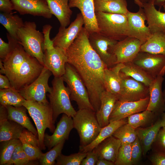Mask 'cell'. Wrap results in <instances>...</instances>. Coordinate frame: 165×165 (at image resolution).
<instances>
[{"instance_id":"2","label":"cell","mask_w":165,"mask_h":165,"mask_svg":"<svg viewBox=\"0 0 165 165\" xmlns=\"http://www.w3.org/2000/svg\"><path fill=\"white\" fill-rule=\"evenodd\" d=\"M6 36L11 49L7 57L2 60L4 74L9 79L12 87L19 90L34 81L44 67L25 51L19 41L8 33Z\"/></svg>"},{"instance_id":"5","label":"cell","mask_w":165,"mask_h":165,"mask_svg":"<svg viewBox=\"0 0 165 165\" xmlns=\"http://www.w3.org/2000/svg\"><path fill=\"white\" fill-rule=\"evenodd\" d=\"M72 119L74 128L79 136V146L88 145L96 138L101 128L96 112L90 109H79Z\"/></svg>"},{"instance_id":"20","label":"cell","mask_w":165,"mask_h":165,"mask_svg":"<svg viewBox=\"0 0 165 165\" xmlns=\"http://www.w3.org/2000/svg\"><path fill=\"white\" fill-rule=\"evenodd\" d=\"M163 76L159 74L149 86V100L147 109L158 115L165 111V101L162 91Z\"/></svg>"},{"instance_id":"17","label":"cell","mask_w":165,"mask_h":165,"mask_svg":"<svg viewBox=\"0 0 165 165\" xmlns=\"http://www.w3.org/2000/svg\"><path fill=\"white\" fill-rule=\"evenodd\" d=\"M13 10L20 15L30 14L50 19L52 16L46 0H11Z\"/></svg>"},{"instance_id":"14","label":"cell","mask_w":165,"mask_h":165,"mask_svg":"<svg viewBox=\"0 0 165 165\" xmlns=\"http://www.w3.org/2000/svg\"><path fill=\"white\" fill-rule=\"evenodd\" d=\"M141 45L138 39L129 36L118 41L112 49L116 64L132 62L140 52Z\"/></svg>"},{"instance_id":"60","label":"cell","mask_w":165,"mask_h":165,"mask_svg":"<svg viewBox=\"0 0 165 165\" xmlns=\"http://www.w3.org/2000/svg\"><path fill=\"white\" fill-rule=\"evenodd\" d=\"M163 97H164V99L165 101V89L164 91V92H163Z\"/></svg>"},{"instance_id":"22","label":"cell","mask_w":165,"mask_h":165,"mask_svg":"<svg viewBox=\"0 0 165 165\" xmlns=\"http://www.w3.org/2000/svg\"><path fill=\"white\" fill-rule=\"evenodd\" d=\"M155 0H148L143 3L146 20L152 34L157 32L165 33V13L156 9Z\"/></svg>"},{"instance_id":"46","label":"cell","mask_w":165,"mask_h":165,"mask_svg":"<svg viewBox=\"0 0 165 165\" xmlns=\"http://www.w3.org/2000/svg\"><path fill=\"white\" fill-rule=\"evenodd\" d=\"M150 161L154 165H165V153L158 152L151 157Z\"/></svg>"},{"instance_id":"53","label":"cell","mask_w":165,"mask_h":165,"mask_svg":"<svg viewBox=\"0 0 165 165\" xmlns=\"http://www.w3.org/2000/svg\"><path fill=\"white\" fill-rule=\"evenodd\" d=\"M96 165H114V163L103 159H98L97 163Z\"/></svg>"},{"instance_id":"40","label":"cell","mask_w":165,"mask_h":165,"mask_svg":"<svg viewBox=\"0 0 165 165\" xmlns=\"http://www.w3.org/2000/svg\"><path fill=\"white\" fill-rule=\"evenodd\" d=\"M65 140H63L53 146L49 151L43 153L38 159L41 165H53L55 164V160L61 153Z\"/></svg>"},{"instance_id":"3","label":"cell","mask_w":165,"mask_h":165,"mask_svg":"<svg viewBox=\"0 0 165 165\" xmlns=\"http://www.w3.org/2000/svg\"><path fill=\"white\" fill-rule=\"evenodd\" d=\"M28 110L36 125L38 139L41 150L46 149L44 144L45 132L48 128L51 133L56 128L53 118V112L50 102L40 103L36 101L25 100L23 104Z\"/></svg>"},{"instance_id":"52","label":"cell","mask_w":165,"mask_h":165,"mask_svg":"<svg viewBox=\"0 0 165 165\" xmlns=\"http://www.w3.org/2000/svg\"><path fill=\"white\" fill-rule=\"evenodd\" d=\"M8 119V112L6 106L0 105V123Z\"/></svg>"},{"instance_id":"29","label":"cell","mask_w":165,"mask_h":165,"mask_svg":"<svg viewBox=\"0 0 165 165\" xmlns=\"http://www.w3.org/2000/svg\"><path fill=\"white\" fill-rule=\"evenodd\" d=\"M127 123L126 118L110 122L107 126L101 128L96 138L90 143L85 146H79V151L87 152L92 151L105 139L112 135L119 127Z\"/></svg>"},{"instance_id":"43","label":"cell","mask_w":165,"mask_h":165,"mask_svg":"<svg viewBox=\"0 0 165 165\" xmlns=\"http://www.w3.org/2000/svg\"><path fill=\"white\" fill-rule=\"evenodd\" d=\"M131 160L132 165L137 164L139 161L142 153L141 143L137 137L135 141L131 144Z\"/></svg>"},{"instance_id":"41","label":"cell","mask_w":165,"mask_h":165,"mask_svg":"<svg viewBox=\"0 0 165 165\" xmlns=\"http://www.w3.org/2000/svg\"><path fill=\"white\" fill-rule=\"evenodd\" d=\"M87 152H79L68 156L61 153L56 159L57 165H81L82 160L86 156Z\"/></svg>"},{"instance_id":"37","label":"cell","mask_w":165,"mask_h":165,"mask_svg":"<svg viewBox=\"0 0 165 165\" xmlns=\"http://www.w3.org/2000/svg\"><path fill=\"white\" fill-rule=\"evenodd\" d=\"M112 136L119 139L121 144H131L137 138L136 129L127 123L119 127Z\"/></svg>"},{"instance_id":"34","label":"cell","mask_w":165,"mask_h":165,"mask_svg":"<svg viewBox=\"0 0 165 165\" xmlns=\"http://www.w3.org/2000/svg\"><path fill=\"white\" fill-rule=\"evenodd\" d=\"M124 64V66L120 70L121 72L149 87L154 78L133 62Z\"/></svg>"},{"instance_id":"42","label":"cell","mask_w":165,"mask_h":165,"mask_svg":"<svg viewBox=\"0 0 165 165\" xmlns=\"http://www.w3.org/2000/svg\"><path fill=\"white\" fill-rule=\"evenodd\" d=\"M115 165H132L131 144H121Z\"/></svg>"},{"instance_id":"55","label":"cell","mask_w":165,"mask_h":165,"mask_svg":"<svg viewBox=\"0 0 165 165\" xmlns=\"http://www.w3.org/2000/svg\"><path fill=\"white\" fill-rule=\"evenodd\" d=\"M161 118H160L161 122V127L162 128L165 129V112H163L161 114Z\"/></svg>"},{"instance_id":"12","label":"cell","mask_w":165,"mask_h":165,"mask_svg":"<svg viewBox=\"0 0 165 165\" xmlns=\"http://www.w3.org/2000/svg\"><path fill=\"white\" fill-rule=\"evenodd\" d=\"M122 89L117 99L129 101H139L149 97V87L131 77L120 72Z\"/></svg>"},{"instance_id":"9","label":"cell","mask_w":165,"mask_h":165,"mask_svg":"<svg viewBox=\"0 0 165 165\" xmlns=\"http://www.w3.org/2000/svg\"><path fill=\"white\" fill-rule=\"evenodd\" d=\"M50 34L49 31L44 33V41L42 45L44 52L43 66L52 72L54 77H62L65 73L67 62L65 51L53 46Z\"/></svg>"},{"instance_id":"11","label":"cell","mask_w":165,"mask_h":165,"mask_svg":"<svg viewBox=\"0 0 165 165\" xmlns=\"http://www.w3.org/2000/svg\"><path fill=\"white\" fill-rule=\"evenodd\" d=\"M90 44L108 68L116 64V58L112 52L113 46L118 42L109 39L99 32L88 34Z\"/></svg>"},{"instance_id":"28","label":"cell","mask_w":165,"mask_h":165,"mask_svg":"<svg viewBox=\"0 0 165 165\" xmlns=\"http://www.w3.org/2000/svg\"><path fill=\"white\" fill-rule=\"evenodd\" d=\"M22 148L31 161L38 160L43 153L38 139L36 135L28 130H23L19 138Z\"/></svg>"},{"instance_id":"50","label":"cell","mask_w":165,"mask_h":165,"mask_svg":"<svg viewBox=\"0 0 165 165\" xmlns=\"http://www.w3.org/2000/svg\"><path fill=\"white\" fill-rule=\"evenodd\" d=\"M31 161L22 148H20L19 153L18 161L17 165L28 164Z\"/></svg>"},{"instance_id":"45","label":"cell","mask_w":165,"mask_h":165,"mask_svg":"<svg viewBox=\"0 0 165 165\" xmlns=\"http://www.w3.org/2000/svg\"><path fill=\"white\" fill-rule=\"evenodd\" d=\"M11 46L8 42H5L1 38H0V58L2 61L8 56L11 51Z\"/></svg>"},{"instance_id":"7","label":"cell","mask_w":165,"mask_h":165,"mask_svg":"<svg viewBox=\"0 0 165 165\" xmlns=\"http://www.w3.org/2000/svg\"><path fill=\"white\" fill-rule=\"evenodd\" d=\"M36 28L34 22L25 21L24 25L18 30V40L25 51L43 66L42 45L44 37L43 32L37 30Z\"/></svg>"},{"instance_id":"6","label":"cell","mask_w":165,"mask_h":165,"mask_svg":"<svg viewBox=\"0 0 165 165\" xmlns=\"http://www.w3.org/2000/svg\"><path fill=\"white\" fill-rule=\"evenodd\" d=\"M64 82L62 76L54 77L52 81V91L48 95L55 123L61 114L72 118L76 112L71 102L69 90L65 86Z\"/></svg>"},{"instance_id":"51","label":"cell","mask_w":165,"mask_h":165,"mask_svg":"<svg viewBox=\"0 0 165 165\" xmlns=\"http://www.w3.org/2000/svg\"><path fill=\"white\" fill-rule=\"evenodd\" d=\"M12 87L10 82L6 75L0 74V89H6Z\"/></svg>"},{"instance_id":"13","label":"cell","mask_w":165,"mask_h":165,"mask_svg":"<svg viewBox=\"0 0 165 165\" xmlns=\"http://www.w3.org/2000/svg\"><path fill=\"white\" fill-rule=\"evenodd\" d=\"M83 16L81 13L67 27L60 26L58 31L52 40L53 46L66 50L78 36L84 25Z\"/></svg>"},{"instance_id":"44","label":"cell","mask_w":165,"mask_h":165,"mask_svg":"<svg viewBox=\"0 0 165 165\" xmlns=\"http://www.w3.org/2000/svg\"><path fill=\"white\" fill-rule=\"evenodd\" d=\"M98 160L97 153L95 149L87 152L86 156L82 160L81 165H95Z\"/></svg>"},{"instance_id":"35","label":"cell","mask_w":165,"mask_h":165,"mask_svg":"<svg viewBox=\"0 0 165 165\" xmlns=\"http://www.w3.org/2000/svg\"><path fill=\"white\" fill-rule=\"evenodd\" d=\"M24 128L15 122L7 119L0 123V142L19 139Z\"/></svg>"},{"instance_id":"62","label":"cell","mask_w":165,"mask_h":165,"mask_svg":"<svg viewBox=\"0 0 165 165\" xmlns=\"http://www.w3.org/2000/svg\"></svg>"},{"instance_id":"48","label":"cell","mask_w":165,"mask_h":165,"mask_svg":"<svg viewBox=\"0 0 165 165\" xmlns=\"http://www.w3.org/2000/svg\"><path fill=\"white\" fill-rule=\"evenodd\" d=\"M13 10L11 0H0V11L1 12L11 13Z\"/></svg>"},{"instance_id":"23","label":"cell","mask_w":165,"mask_h":165,"mask_svg":"<svg viewBox=\"0 0 165 165\" xmlns=\"http://www.w3.org/2000/svg\"><path fill=\"white\" fill-rule=\"evenodd\" d=\"M124 66V64H117L112 68H105L104 72V82L105 90L117 97L121 92L122 82L120 73Z\"/></svg>"},{"instance_id":"38","label":"cell","mask_w":165,"mask_h":165,"mask_svg":"<svg viewBox=\"0 0 165 165\" xmlns=\"http://www.w3.org/2000/svg\"><path fill=\"white\" fill-rule=\"evenodd\" d=\"M154 114L152 112L147 109L134 114L127 117V123L134 128L136 129L152 122Z\"/></svg>"},{"instance_id":"18","label":"cell","mask_w":165,"mask_h":165,"mask_svg":"<svg viewBox=\"0 0 165 165\" xmlns=\"http://www.w3.org/2000/svg\"><path fill=\"white\" fill-rule=\"evenodd\" d=\"M132 62L155 78L165 66V55L140 51Z\"/></svg>"},{"instance_id":"56","label":"cell","mask_w":165,"mask_h":165,"mask_svg":"<svg viewBox=\"0 0 165 165\" xmlns=\"http://www.w3.org/2000/svg\"><path fill=\"white\" fill-rule=\"evenodd\" d=\"M0 74H4V67L3 63L1 59L0 60Z\"/></svg>"},{"instance_id":"25","label":"cell","mask_w":165,"mask_h":165,"mask_svg":"<svg viewBox=\"0 0 165 165\" xmlns=\"http://www.w3.org/2000/svg\"><path fill=\"white\" fill-rule=\"evenodd\" d=\"M50 12L59 21L60 26L66 27L70 23L72 11L69 0H46Z\"/></svg>"},{"instance_id":"26","label":"cell","mask_w":165,"mask_h":165,"mask_svg":"<svg viewBox=\"0 0 165 165\" xmlns=\"http://www.w3.org/2000/svg\"><path fill=\"white\" fill-rule=\"evenodd\" d=\"M121 145L120 141L112 135L94 149L97 153L98 159L106 160L115 163Z\"/></svg>"},{"instance_id":"8","label":"cell","mask_w":165,"mask_h":165,"mask_svg":"<svg viewBox=\"0 0 165 165\" xmlns=\"http://www.w3.org/2000/svg\"><path fill=\"white\" fill-rule=\"evenodd\" d=\"M62 77L69 90L71 100L76 102L79 109L87 108L94 111L83 80L75 69L67 62Z\"/></svg>"},{"instance_id":"59","label":"cell","mask_w":165,"mask_h":165,"mask_svg":"<svg viewBox=\"0 0 165 165\" xmlns=\"http://www.w3.org/2000/svg\"><path fill=\"white\" fill-rule=\"evenodd\" d=\"M162 7L165 10V2L164 3L162 6Z\"/></svg>"},{"instance_id":"31","label":"cell","mask_w":165,"mask_h":165,"mask_svg":"<svg viewBox=\"0 0 165 165\" xmlns=\"http://www.w3.org/2000/svg\"><path fill=\"white\" fill-rule=\"evenodd\" d=\"M8 112V119L20 124L24 128L36 135V130L27 115L26 108L23 106L15 107L12 106H6Z\"/></svg>"},{"instance_id":"19","label":"cell","mask_w":165,"mask_h":165,"mask_svg":"<svg viewBox=\"0 0 165 165\" xmlns=\"http://www.w3.org/2000/svg\"><path fill=\"white\" fill-rule=\"evenodd\" d=\"M74 128L72 118L63 114L52 135L45 134L44 144L50 149L63 140L68 139L71 130Z\"/></svg>"},{"instance_id":"33","label":"cell","mask_w":165,"mask_h":165,"mask_svg":"<svg viewBox=\"0 0 165 165\" xmlns=\"http://www.w3.org/2000/svg\"><path fill=\"white\" fill-rule=\"evenodd\" d=\"M11 13L1 12L0 23L11 37L18 41V30L24 25V22L18 15Z\"/></svg>"},{"instance_id":"36","label":"cell","mask_w":165,"mask_h":165,"mask_svg":"<svg viewBox=\"0 0 165 165\" xmlns=\"http://www.w3.org/2000/svg\"><path fill=\"white\" fill-rule=\"evenodd\" d=\"M25 100L19 90L13 87L0 89V105L3 106L20 107L23 106V104Z\"/></svg>"},{"instance_id":"39","label":"cell","mask_w":165,"mask_h":165,"mask_svg":"<svg viewBox=\"0 0 165 165\" xmlns=\"http://www.w3.org/2000/svg\"><path fill=\"white\" fill-rule=\"evenodd\" d=\"M20 142L19 139H15L1 142L0 165H7L11 159L15 148Z\"/></svg>"},{"instance_id":"15","label":"cell","mask_w":165,"mask_h":165,"mask_svg":"<svg viewBox=\"0 0 165 165\" xmlns=\"http://www.w3.org/2000/svg\"><path fill=\"white\" fill-rule=\"evenodd\" d=\"M128 27V36L135 38L143 44L152 35L149 28L145 24L146 18L143 9L139 7L135 13L129 10L126 14Z\"/></svg>"},{"instance_id":"30","label":"cell","mask_w":165,"mask_h":165,"mask_svg":"<svg viewBox=\"0 0 165 165\" xmlns=\"http://www.w3.org/2000/svg\"><path fill=\"white\" fill-rule=\"evenodd\" d=\"M95 12L126 14L128 10L126 0H94Z\"/></svg>"},{"instance_id":"61","label":"cell","mask_w":165,"mask_h":165,"mask_svg":"<svg viewBox=\"0 0 165 165\" xmlns=\"http://www.w3.org/2000/svg\"><path fill=\"white\" fill-rule=\"evenodd\" d=\"M101 0L107 1H110V0Z\"/></svg>"},{"instance_id":"10","label":"cell","mask_w":165,"mask_h":165,"mask_svg":"<svg viewBox=\"0 0 165 165\" xmlns=\"http://www.w3.org/2000/svg\"><path fill=\"white\" fill-rule=\"evenodd\" d=\"M52 74L50 71L44 67L38 77L31 83L19 90V93L26 100L49 103L46 93H50L52 90V88L48 84L49 79Z\"/></svg>"},{"instance_id":"4","label":"cell","mask_w":165,"mask_h":165,"mask_svg":"<svg viewBox=\"0 0 165 165\" xmlns=\"http://www.w3.org/2000/svg\"><path fill=\"white\" fill-rule=\"evenodd\" d=\"M99 33L112 40H122L128 36L126 14L95 12Z\"/></svg>"},{"instance_id":"16","label":"cell","mask_w":165,"mask_h":165,"mask_svg":"<svg viewBox=\"0 0 165 165\" xmlns=\"http://www.w3.org/2000/svg\"><path fill=\"white\" fill-rule=\"evenodd\" d=\"M149 100V97L136 101L117 99L109 118L110 123L123 119L147 109Z\"/></svg>"},{"instance_id":"27","label":"cell","mask_w":165,"mask_h":165,"mask_svg":"<svg viewBox=\"0 0 165 165\" xmlns=\"http://www.w3.org/2000/svg\"><path fill=\"white\" fill-rule=\"evenodd\" d=\"M161 127L160 118L149 127L138 128L136 129L137 137L141 143L142 154L145 156L151 148L152 144L156 141L158 134Z\"/></svg>"},{"instance_id":"54","label":"cell","mask_w":165,"mask_h":165,"mask_svg":"<svg viewBox=\"0 0 165 165\" xmlns=\"http://www.w3.org/2000/svg\"><path fill=\"white\" fill-rule=\"evenodd\" d=\"M148 0H141V2L143 3L147 2ZM165 2V0H155L154 4L160 7V9L162 7V6Z\"/></svg>"},{"instance_id":"21","label":"cell","mask_w":165,"mask_h":165,"mask_svg":"<svg viewBox=\"0 0 165 165\" xmlns=\"http://www.w3.org/2000/svg\"><path fill=\"white\" fill-rule=\"evenodd\" d=\"M94 0H69V5L71 8H78L84 20V27L88 34L99 32L94 11Z\"/></svg>"},{"instance_id":"49","label":"cell","mask_w":165,"mask_h":165,"mask_svg":"<svg viewBox=\"0 0 165 165\" xmlns=\"http://www.w3.org/2000/svg\"><path fill=\"white\" fill-rule=\"evenodd\" d=\"M22 147V144L20 142L15 148L12 154L11 159L7 165H18L19 152Z\"/></svg>"},{"instance_id":"47","label":"cell","mask_w":165,"mask_h":165,"mask_svg":"<svg viewBox=\"0 0 165 165\" xmlns=\"http://www.w3.org/2000/svg\"><path fill=\"white\" fill-rule=\"evenodd\" d=\"M161 152L165 153V129L162 128L160 130L156 141Z\"/></svg>"},{"instance_id":"24","label":"cell","mask_w":165,"mask_h":165,"mask_svg":"<svg viewBox=\"0 0 165 165\" xmlns=\"http://www.w3.org/2000/svg\"><path fill=\"white\" fill-rule=\"evenodd\" d=\"M117 99L116 96L106 90L102 93L100 107L96 112L97 118L101 128L109 123V118Z\"/></svg>"},{"instance_id":"32","label":"cell","mask_w":165,"mask_h":165,"mask_svg":"<svg viewBox=\"0 0 165 165\" xmlns=\"http://www.w3.org/2000/svg\"><path fill=\"white\" fill-rule=\"evenodd\" d=\"M140 52L165 55V33L157 32L141 46Z\"/></svg>"},{"instance_id":"1","label":"cell","mask_w":165,"mask_h":165,"mask_svg":"<svg viewBox=\"0 0 165 165\" xmlns=\"http://www.w3.org/2000/svg\"><path fill=\"white\" fill-rule=\"evenodd\" d=\"M67 63L80 76L87 88L90 102L96 112L101 105V97L105 90L104 74L106 65L91 47L88 33L84 27L65 50Z\"/></svg>"},{"instance_id":"58","label":"cell","mask_w":165,"mask_h":165,"mask_svg":"<svg viewBox=\"0 0 165 165\" xmlns=\"http://www.w3.org/2000/svg\"><path fill=\"white\" fill-rule=\"evenodd\" d=\"M165 66L163 68L161 72L160 73V74L162 75H164L165 73Z\"/></svg>"},{"instance_id":"57","label":"cell","mask_w":165,"mask_h":165,"mask_svg":"<svg viewBox=\"0 0 165 165\" xmlns=\"http://www.w3.org/2000/svg\"><path fill=\"white\" fill-rule=\"evenodd\" d=\"M135 3L139 7H143V4L141 2V0H134Z\"/></svg>"}]
</instances>
